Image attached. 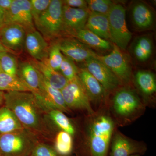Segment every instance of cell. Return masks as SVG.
I'll return each instance as SVG.
<instances>
[{"label": "cell", "instance_id": "obj_2", "mask_svg": "<svg viewBox=\"0 0 156 156\" xmlns=\"http://www.w3.org/2000/svg\"><path fill=\"white\" fill-rule=\"evenodd\" d=\"M4 105L14 112L23 128L41 141L52 143L54 133L47 120L46 109L32 92H5Z\"/></svg>", "mask_w": 156, "mask_h": 156}, {"label": "cell", "instance_id": "obj_37", "mask_svg": "<svg viewBox=\"0 0 156 156\" xmlns=\"http://www.w3.org/2000/svg\"><path fill=\"white\" fill-rule=\"evenodd\" d=\"M5 12L0 9V30L5 26Z\"/></svg>", "mask_w": 156, "mask_h": 156}, {"label": "cell", "instance_id": "obj_33", "mask_svg": "<svg viewBox=\"0 0 156 156\" xmlns=\"http://www.w3.org/2000/svg\"><path fill=\"white\" fill-rule=\"evenodd\" d=\"M30 156H62L57 152L52 144L40 141L35 147Z\"/></svg>", "mask_w": 156, "mask_h": 156}, {"label": "cell", "instance_id": "obj_4", "mask_svg": "<svg viewBox=\"0 0 156 156\" xmlns=\"http://www.w3.org/2000/svg\"><path fill=\"white\" fill-rule=\"evenodd\" d=\"M40 141L37 136L25 128L0 135V156H30Z\"/></svg>", "mask_w": 156, "mask_h": 156}, {"label": "cell", "instance_id": "obj_19", "mask_svg": "<svg viewBox=\"0 0 156 156\" xmlns=\"http://www.w3.org/2000/svg\"><path fill=\"white\" fill-rule=\"evenodd\" d=\"M50 44L36 30L26 33L24 49L33 59L42 61L48 57Z\"/></svg>", "mask_w": 156, "mask_h": 156}, {"label": "cell", "instance_id": "obj_41", "mask_svg": "<svg viewBox=\"0 0 156 156\" xmlns=\"http://www.w3.org/2000/svg\"><path fill=\"white\" fill-rule=\"evenodd\" d=\"M2 72V68H1V64H0V73Z\"/></svg>", "mask_w": 156, "mask_h": 156}, {"label": "cell", "instance_id": "obj_1", "mask_svg": "<svg viewBox=\"0 0 156 156\" xmlns=\"http://www.w3.org/2000/svg\"><path fill=\"white\" fill-rule=\"evenodd\" d=\"M84 116L82 139L75 148L74 156H108L112 137L118 127L106 105L93 114Z\"/></svg>", "mask_w": 156, "mask_h": 156}, {"label": "cell", "instance_id": "obj_24", "mask_svg": "<svg viewBox=\"0 0 156 156\" xmlns=\"http://www.w3.org/2000/svg\"><path fill=\"white\" fill-rule=\"evenodd\" d=\"M51 144L61 156H74V140L68 133L64 131H56Z\"/></svg>", "mask_w": 156, "mask_h": 156}, {"label": "cell", "instance_id": "obj_15", "mask_svg": "<svg viewBox=\"0 0 156 156\" xmlns=\"http://www.w3.org/2000/svg\"><path fill=\"white\" fill-rule=\"evenodd\" d=\"M63 56L74 62H82L97 55L90 48L77 39L67 38L57 42Z\"/></svg>", "mask_w": 156, "mask_h": 156}, {"label": "cell", "instance_id": "obj_18", "mask_svg": "<svg viewBox=\"0 0 156 156\" xmlns=\"http://www.w3.org/2000/svg\"><path fill=\"white\" fill-rule=\"evenodd\" d=\"M89 13L88 10L75 9L63 5L62 31L72 35L75 32L85 28Z\"/></svg>", "mask_w": 156, "mask_h": 156}, {"label": "cell", "instance_id": "obj_14", "mask_svg": "<svg viewBox=\"0 0 156 156\" xmlns=\"http://www.w3.org/2000/svg\"><path fill=\"white\" fill-rule=\"evenodd\" d=\"M85 62L86 68L102 85L108 95L122 85L112 71L96 57L89 58Z\"/></svg>", "mask_w": 156, "mask_h": 156}, {"label": "cell", "instance_id": "obj_38", "mask_svg": "<svg viewBox=\"0 0 156 156\" xmlns=\"http://www.w3.org/2000/svg\"><path fill=\"white\" fill-rule=\"evenodd\" d=\"M4 94L5 92L0 91V108L4 105Z\"/></svg>", "mask_w": 156, "mask_h": 156}, {"label": "cell", "instance_id": "obj_16", "mask_svg": "<svg viewBox=\"0 0 156 156\" xmlns=\"http://www.w3.org/2000/svg\"><path fill=\"white\" fill-rule=\"evenodd\" d=\"M26 35L25 30L18 24L5 25L0 30V41L5 48L15 54L24 49Z\"/></svg>", "mask_w": 156, "mask_h": 156}, {"label": "cell", "instance_id": "obj_20", "mask_svg": "<svg viewBox=\"0 0 156 156\" xmlns=\"http://www.w3.org/2000/svg\"><path fill=\"white\" fill-rule=\"evenodd\" d=\"M17 75L34 94L38 93L41 84V73L30 61L18 63Z\"/></svg>", "mask_w": 156, "mask_h": 156}, {"label": "cell", "instance_id": "obj_22", "mask_svg": "<svg viewBox=\"0 0 156 156\" xmlns=\"http://www.w3.org/2000/svg\"><path fill=\"white\" fill-rule=\"evenodd\" d=\"M85 27L101 38L110 39L109 24L107 14L91 12Z\"/></svg>", "mask_w": 156, "mask_h": 156}, {"label": "cell", "instance_id": "obj_25", "mask_svg": "<svg viewBox=\"0 0 156 156\" xmlns=\"http://www.w3.org/2000/svg\"><path fill=\"white\" fill-rule=\"evenodd\" d=\"M14 112L5 105L0 108V135L23 129Z\"/></svg>", "mask_w": 156, "mask_h": 156}, {"label": "cell", "instance_id": "obj_26", "mask_svg": "<svg viewBox=\"0 0 156 156\" xmlns=\"http://www.w3.org/2000/svg\"><path fill=\"white\" fill-rule=\"evenodd\" d=\"M72 36L88 47L101 50H109L111 48V45L108 41L101 38L86 28L77 31Z\"/></svg>", "mask_w": 156, "mask_h": 156}, {"label": "cell", "instance_id": "obj_7", "mask_svg": "<svg viewBox=\"0 0 156 156\" xmlns=\"http://www.w3.org/2000/svg\"><path fill=\"white\" fill-rule=\"evenodd\" d=\"M61 91L66 106L72 112H80L84 115H90L95 112L78 77L69 81Z\"/></svg>", "mask_w": 156, "mask_h": 156}, {"label": "cell", "instance_id": "obj_3", "mask_svg": "<svg viewBox=\"0 0 156 156\" xmlns=\"http://www.w3.org/2000/svg\"><path fill=\"white\" fill-rule=\"evenodd\" d=\"M118 89L106 106L117 127H123L143 115L146 106L136 90L129 87Z\"/></svg>", "mask_w": 156, "mask_h": 156}, {"label": "cell", "instance_id": "obj_31", "mask_svg": "<svg viewBox=\"0 0 156 156\" xmlns=\"http://www.w3.org/2000/svg\"><path fill=\"white\" fill-rule=\"evenodd\" d=\"M59 71L68 80L71 81L77 77L79 69L74 62L64 56Z\"/></svg>", "mask_w": 156, "mask_h": 156}, {"label": "cell", "instance_id": "obj_12", "mask_svg": "<svg viewBox=\"0 0 156 156\" xmlns=\"http://www.w3.org/2000/svg\"><path fill=\"white\" fill-rule=\"evenodd\" d=\"M78 77L95 111L106 105L108 94L105 89L86 68L79 69Z\"/></svg>", "mask_w": 156, "mask_h": 156}, {"label": "cell", "instance_id": "obj_17", "mask_svg": "<svg viewBox=\"0 0 156 156\" xmlns=\"http://www.w3.org/2000/svg\"><path fill=\"white\" fill-rule=\"evenodd\" d=\"M136 88L142 95V101L146 107H154V96L156 92V79L153 73L140 70L134 77Z\"/></svg>", "mask_w": 156, "mask_h": 156}, {"label": "cell", "instance_id": "obj_34", "mask_svg": "<svg viewBox=\"0 0 156 156\" xmlns=\"http://www.w3.org/2000/svg\"><path fill=\"white\" fill-rule=\"evenodd\" d=\"M30 2L32 16L34 22H35L48 9L51 0H30Z\"/></svg>", "mask_w": 156, "mask_h": 156}, {"label": "cell", "instance_id": "obj_10", "mask_svg": "<svg viewBox=\"0 0 156 156\" xmlns=\"http://www.w3.org/2000/svg\"><path fill=\"white\" fill-rule=\"evenodd\" d=\"M147 146L143 141L128 137L116 129L112 137L108 156H130L144 154Z\"/></svg>", "mask_w": 156, "mask_h": 156}, {"label": "cell", "instance_id": "obj_23", "mask_svg": "<svg viewBox=\"0 0 156 156\" xmlns=\"http://www.w3.org/2000/svg\"><path fill=\"white\" fill-rule=\"evenodd\" d=\"M132 16L134 24L140 29L149 28L153 23V13L150 8L144 3H138L134 6Z\"/></svg>", "mask_w": 156, "mask_h": 156}, {"label": "cell", "instance_id": "obj_9", "mask_svg": "<svg viewBox=\"0 0 156 156\" xmlns=\"http://www.w3.org/2000/svg\"><path fill=\"white\" fill-rule=\"evenodd\" d=\"M96 58L112 71L122 85L130 83L132 74L130 65L126 56L114 44L109 54L104 56L97 55Z\"/></svg>", "mask_w": 156, "mask_h": 156}, {"label": "cell", "instance_id": "obj_32", "mask_svg": "<svg viewBox=\"0 0 156 156\" xmlns=\"http://www.w3.org/2000/svg\"><path fill=\"white\" fill-rule=\"evenodd\" d=\"M87 2L88 9L91 12L107 15L113 5L109 0H89Z\"/></svg>", "mask_w": 156, "mask_h": 156}, {"label": "cell", "instance_id": "obj_39", "mask_svg": "<svg viewBox=\"0 0 156 156\" xmlns=\"http://www.w3.org/2000/svg\"><path fill=\"white\" fill-rule=\"evenodd\" d=\"M9 52V53H12V54H14V53H12V52L10 51V50H8L7 48H5V47L2 44V43L0 41V53H1V52Z\"/></svg>", "mask_w": 156, "mask_h": 156}, {"label": "cell", "instance_id": "obj_40", "mask_svg": "<svg viewBox=\"0 0 156 156\" xmlns=\"http://www.w3.org/2000/svg\"><path fill=\"white\" fill-rule=\"evenodd\" d=\"M130 156H141V155H140V154H134Z\"/></svg>", "mask_w": 156, "mask_h": 156}, {"label": "cell", "instance_id": "obj_36", "mask_svg": "<svg viewBox=\"0 0 156 156\" xmlns=\"http://www.w3.org/2000/svg\"><path fill=\"white\" fill-rule=\"evenodd\" d=\"M13 2V0H0V9L5 13L10 9Z\"/></svg>", "mask_w": 156, "mask_h": 156}, {"label": "cell", "instance_id": "obj_8", "mask_svg": "<svg viewBox=\"0 0 156 156\" xmlns=\"http://www.w3.org/2000/svg\"><path fill=\"white\" fill-rule=\"evenodd\" d=\"M47 120L55 133L57 131H64L74 139L75 148L80 142L82 137V124L79 120L67 117L65 113L57 109L46 111Z\"/></svg>", "mask_w": 156, "mask_h": 156}, {"label": "cell", "instance_id": "obj_21", "mask_svg": "<svg viewBox=\"0 0 156 156\" xmlns=\"http://www.w3.org/2000/svg\"><path fill=\"white\" fill-rule=\"evenodd\" d=\"M30 61L53 88L61 91L68 83L69 81L60 72L53 69L43 62L33 58Z\"/></svg>", "mask_w": 156, "mask_h": 156}, {"label": "cell", "instance_id": "obj_30", "mask_svg": "<svg viewBox=\"0 0 156 156\" xmlns=\"http://www.w3.org/2000/svg\"><path fill=\"white\" fill-rule=\"evenodd\" d=\"M0 64L3 72L10 75H17L18 62L14 54L9 52H1Z\"/></svg>", "mask_w": 156, "mask_h": 156}, {"label": "cell", "instance_id": "obj_35", "mask_svg": "<svg viewBox=\"0 0 156 156\" xmlns=\"http://www.w3.org/2000/svg\"><path fill=\"white\" fill-rule=\"evenodd\" d=\"M62 3L63 5L70 8L88 10L87 1L85 0H65Z\"/></svg>", "mask_w": 156, "mask_h": 156}, {"label": "cell", "instance_id": "obj_27", "mask_svg": "<svg viewBox=\"0 0 156 156\" xmlns=\"http://www.w3.org/2000/svg\"><path fill=\"white\" fill-rule=\"evenodd\" d=\"M0 91L31 92L18 76L10 75L3 72L0 73Z\"/></svg>", "mask_w": 156, "mask_h": 156}, {"label": "cell", "instance_id": "obj_11", "mask_svg": "<svg viewBox=\"0 0 156 156\" xmlns=\"http://www.w3.org/2000/svg\"><path fill=\"white\" fill-rule=\"evenodd\" d=\"M18 24L26 33L36 30L28 0H13L9 11L5 13V26Z\"/></svg>", "mask_w": 156, "mask_h": 156}, {"label": "cell", "instance_id": "obj_28", "mask_svg": "<svg viewBox=\"0 0 156 156\" xmlns=\"http://www.w3.org/2000/svg\"><path fill=\"white\" fill-rule=\"evenodd\" d=\"M63 57L58 43L54 42L50 45L48 57L42 62L53 69L59 71Z\"/></svg>", "mask_w": 156, "mask_h": 156}, {"label": "cell", "instance_id": "obj_29", "mask_svg": "<svg viewBox=\"0 0 156 156\" xmlns=\"http://www.w3.org/2000/svg\"><path fill=\"white\" fill-rule=\"evenodd\" d=\"M152 48L150 39L147 37H142L138 40L134 47V54L139 61H146L151 55Z\"/></svg>", "mask_w": 156, "mask_h": 156}, {"label": "cell", "instance_id": "obj_13", "mask_svg": "<svg viewBox=\"0 0 156 156\" xmlns=\"http://www.w3.org/2000/svg\"><path fill=\"white\" fill-rule=\"evenodd\" d=\"M33 94L46 111L54 109L69 114L73 113L66 106L61 91L52 87L41 73L39 92Z\"/></svg>", "mask_w": 156, "mask_h": 156}, {"label": "cell", "instance_id": "obj_6", "mask_svg": "<svg viewBox=\"0 0 156 156\" xmlns=\"http://www.w3.org/2000/svg\"><path fill=\"white\" fill-rule=\"evenodd\" d=\"M126 15L125 8L119 4H113L108 14L110 39L122 50L127 48L132 37L126 23Z\"/></svg>", "mask_w": 156, "mask_h": 156}, {"label": "cell", "instance_id": "obj_5", "mask_svg": "<svg viewBox=\"0 0 156 156\" xmlns=\"http://www.w3.org/2000/svg\"><path fill=\"white\" fill-rule=\"evenodd\" d=\"M62 1L51 0L48 9L34 22L37 31L48 42L53 41L62 32Z\"/></svg>", "mask_w": 156, "mask_h": 156}]
</instances>
